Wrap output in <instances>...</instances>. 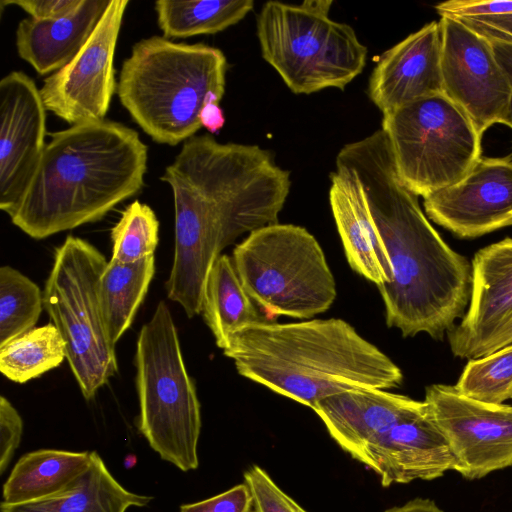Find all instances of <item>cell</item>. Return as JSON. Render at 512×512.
I'll return each instance as SVG.
<instances>
[{"mask_svg":"<svg viewBox=\"0 0 512 512\" xmlns=\"http://www.w3.org/2000/svg\"><path fill=\"white\" fill-rule=\"evenodd\" d=\"M336 163L352 169L361 181L388 253L392 280L378 286L387 325L404 337L426 333L442 340L466 313L471 263L442 239L418 196L400 179L382 129L346 144Z\"/></svg>","mask_w":512,"mask_h":512,"instance_id":"obj_1","label":"cell"},{"mask_svg":"<svg viewBox=\"0 0 512 512\" xmlns=\"http://www.w3.org/2000/svg\"><path fill=\"white\" fill-rule=\"evenodd\" d=\"M147 160L138 132L119 122L52 133L11 221L34 239L98 221L143 188Z\"/></svg>","mask_w":512,"mask_h":512,"instance_id":"obj_2","label":"cell"},{"mask_svg":"<svg viewBox=\"0 0 512 512\" xmlns=\"http://www.w3.org/2000/svg\"><path fill=\"white\" fill-rule=\"evenodd\" d=\"M223 353L241 376L312 409L344 391L403 381L385 353L339 318L267 321L235 333Z\"/></svg>","mask_w":512,"mask_h":512,"instance_id":"obj_3","label":"cell"},{"mask_svg":"<svg viewBox=\"0 0 512 512\" xmlns=\"http://www.w3.org/2000/svg\"><path fill=\"white\" fill-rule=\"evenodd\" d=\"M226 71L220 49L155 35L133 45L122 64L117 94L151 139L175 146L202 128L200 113L206 104L221 101Z\"/></svg>","mask_w":512,"mask_h":512,"instance_id":"obj_4","label":"cell"},{"mask_svg":"<svg viewBox=\"0 0 512 512\" xmlns=\"http://www.w3.org/2000/svg\"><path fill=\"white\" fill-rule=\"evenodd\" d=\"M138 429L161 459L183 472L199 465L200 402L171 312L160 301L136 346Z\"/></svg>","mask_w":512,"mask_h":512,"instance_id":"obj_5","label":"cell"},{"mask_svg":"<svg viewBox=\"0 0 512 512\" xmlns=\"http://www.w3.org/2000/svg\"><path fill=\"white\" fill-rule=\"evenodd\" d=\"M332 4L269 1L257 17L262 57L295 94L344 89L365 66L367 48L350 25L329 17Z\"/></svg>","mask_w":512,"mask_h":512,"instance_id":"obj_6","label":"cell"},{"mask_svg":"<svg viewBox=\"0 0 512 512\" xmlns=\"http://www.w3.org/2000/svg\"><path fill=\"white\" fill-rule=\"evenodd\" d=\"M232 260L246 292L269 315L308 319L336 298L324 252L303 227L275 223L254 230Z\"/></svg>","mask_w":512,"mask_h":512,"instance_id":"obj_7","label":"cell"},{"mask_svg":"<svg viewBox=\"0 0 512 512\" xmlns=\"http://www.w3.org/2000/svg\"><path fill=\"white\" fill-rule=\"evenodd\" d=\"M106 265L91 243L68 235L55 250L43 291L44 308L65 342L66 359L86 400L118 371L100 300Z\"/></svg>","mask_w":512,"mask_h":512,"instance_id":"obj_8","label":"cell"},{"mask_svg":"<svg viewBox=\"0 0 512 512\" xmlns=\"http://www.w3.org/2000/svg\"><path fill=\"white\" fill-rule=\"evenodd\" d=\"M381 129L400 179L423 198L461 181L482 157V137L444 93L383 114Z\"/></svg>","mask_w":512,"mask_h":512,"instance_id":"obj_9","label":"cell"},{"mask_svg":"<svg viewBox=\"0 0 512 512\" xmlns=\"http://www.w3.org/2000/svg\"><path fill=\"white\" fill-rule=\"evenodd\" d=\"M128 5L127 0H110L82 48L39 89L46 110L71 126L105 119L117 89L114 55Z\"/></svg>","mask_w":512,"mask_h":512,"instance_id":"obj_10","label":"cell"},{"mask_svg":"<svg viewBox=\"0 0 512 512\" xmlns=\"http://www.w3.org/2000/svg\"><path fill=\"white\" fill-rule=\"evenodd\" d=\"M467 479L512 466V406L492 405L461 395L454 386L433 384L424 399Z\"/></svg>","mask_w":512,"mask_h":512,"instance_id":"obj_11","label":"cell"},{"mask_svg":"<svg viewBox=\"0 0 512 512\" xmlns=\"http://www.w3.org/2000/svg\"><path fill=\"white\" fill-rule=\"evenodd\" d=\"M443 92L469 117L479 135L503 123L510 86L489 40L456 18L441 16Z\"/></svg>","mask_w":512,"mask_h":512,"instance_id":"obj_12","label":"cell"},{"mask_svg":"<svg viewBox=\"0 0 512 512\" xmlns=\"http://www.w3.org/2000/svg\"><path fill=\"white\" fill-rule=\"evenodd\" d=\"M46 108L34 80L12 71L0 81V209L11 216L45 149Z\"/></svg>","mask_w":512,"mask_h":512,"instance_id":"obj_13","label":"cell"},{"mask_svg":"<svg viewBox=\"0 0 512 512\" xmlns=\"http://www.w3.org/2000/svg\"><path fill=\"white\" fill-rule=\"evenodd\" d=\"M423 199L427 216L458 238L512 226V155L481 157L461 181Z\"/></svg>","mask_w":512,"mask_h":512,"instance_id":"obj_14","label":"cell"},{"mask_svg":"<svg viewBox=\"0 0 512 512\" xmlns=\"http://www.w3.org/2000/svg\"><path fill=\"white\" fill-rule=\"evenodd\" d=\"M358 461L379 476L383 487L433 480L446 471L459 470V462L427 405L422 414L396 424L371 441Z\"/></svg>","mask_w":512,"mask_h":512,"instance_id":"obj_15","label":"cell"},{"mask_svg":"<svg viewBox=\"0 0 512 512\" xmlns=\"http://www.w3.org/2000/svg\"><path fill=\"white\" fill-rule=\"evenodd\" d=\"M441 63V27L431 21L381 55L369 79V97L386 114L444 93Z\"/></svg>","mask_w":512,"mask_h":512,"instance_id":"obj_16","label":"cell"},{"mask_svg":"<svg viewBox=\"0 0 512 512\" xmlns=\"http://www.w3.org/2000/svg\"><path fill=\"white\" fill-rule=\"evenodd\" d=\"M471 266V294L466 313L447 333L453 355L469 359L512 318V238L478 250Z\"/></svg>","mask_w":512,"mask_h":512,"instance_id":"obj_17","label":"cell"},{"mask_svg":"<svg viewBox=\"0 0 512 512\" xmlns=\"http://www.w3.org/2000/svg\"><path fill=\"white\" fill-rule=\"evenodd\" d=\"M313 410L338 446L358 461L371 441L425 412L426 403L383 389L355 388L320 400Z\"/></svg>","mask_w":512,"mask_h":512,"instance_id":"obj_18","label":"cell"},{"mask_svg":"<svg viewBox=\"0 0 512 512\" xmlns=\"http://www.w3.org/2000/svg\"><path fill=\"white\" fill-rule=\"evenodd\" d=\"M329 201L350 267L377 286L392 280L387 250L356 173L336 163Z\"/></svg>","mask_w":512,"mask_h":512,"instance_id":"obj_19","label":"cell"},{"mask_svg":"<svg viewBox=\"0 0 512 512\" xmlns=\"http://www.w3.org/2000/svg\"><path fill=\"white\" fill-rule=\"evenodd\" d=\"M109 3L110 0H83L74 13L62 19L21 20L15 32L18 55L39 75L58 71L88 40Z\"/></svg>","mask_w":512,"mask_h":512,"instance_id":"obj_20","label":"cell"},{"mask_svg":"<svg viewBox=\"0 0 512 512\" xmlns=\"http://www.w3.org/2000/svg\"><path fill=\"white\" fill-rule=\"evenodd\" d=\"M152 497L125 489L109 472L96 451L87 470L64 491L42 500L6 505L0 512H126L144 507Z\"/></svg>","mask_w":512,"mask_h":512,"instance_id":"obj_21","label":"cell"},{"mask_svg":"<svg viewBox=\"0 0 512 512\" xmlns=\"http://www.w3.org/2000/svg\"><path fill=\"white\" fill-rule=\"evenodd\" d=\"M92 452L40 449L24 454L3 485V504L18 505L64 491L89 467Z\"/></svg>","mask_w":512,"mask_h":512,"instance_id":"obj_22","label":"cell"},{"mask_svg":"<svg viewBox=\"0 0 512 512\" xmlns=\"http://www.w3.org/2000/svg\"><path fill=\"white\" fill-rule=\"evenodd\" d=\"M244 289L231 257L221 254L206 279L202 310L216 344L222 350L237 332L267 322Z\"/></svg>","mask_w":512,"mask_h":512,"instance_id":"obj_23","label":"cell"},{"mask_svg":"<svg viewBox=\"0 0 512 512\" xmlns=\"http://www.w3.org/2000/svg\"><path fill=\"white\" fill-rule=\"evenodd\" d=\"M154 273V255L133 263L112 258L107 262L100 281V300L105 326L113 344L130 328Z\"/></svg>","mask_w":512,"mask_h":512,"instance_id":"obj_24","label":"cell"},{"mask_svg":"<svg viewBox=\"0 0 512 512\" xmlns=\"http://www.w3.org/2000/svg\"><path fill=\"white\" fill-rule=\"evenodd\" d=\"M252 0H158L154 4L158 27L165 38L215 34L242 20Z\"/></svg>","mask_w":512,"mask_h":512,"instance_id":"obj_25","label":"cell"},{"mask_svg":"<svg viewBox=\"0 0 512 512\" xmlns=\"http://www.w3.org/2000/svg\"><path fill=\"white\" fill-rule=\"evenodd\" d=\"M64 359L65 342L53 323L33 328L0 347V371L16 383L37 378Z\"/></svg>","mask_w":512,"mask_h":512,"instance_id":"obj_26","label":"cell"},{"mask_svg":"<svg viewBox=\"0 0 512 512\" xmlns=\"http://www.w3.org/2000/svg\"><path fill=\"white\" fill-rule=\"evenodd\" d=\"M43 293L28 277L11 266L0 268V347L35 328Z\"/></svg>","mask_w":512,"mask_h":512,"instance_id":"obj_27","label":"cell"},{"mask_svg":"<svg viewBox=\"0 0 512 512\" xmlns=\"http://www.w3.org/2000/svg\"><path fill=\"white\" fill-rule=\"evenodd\" d=\"M454 387L461 395L487 404L512 399V344L470 359Z\"/></svg>","mask_w":512,"mask_h":512,"instance_id":"obj_28","label":"cell"},{"mask_svg":"<svg viewBox=\"0 0 512 512\" xmlns=\"http://www.w3.org/2000/svg\"><path fill=\"white\" fill-rule=\"evenodd\" d=\"M112 259L133 263L154 255L159 221L153 209L138 200L130 203L111 230Z\"/></svg>","mask_w":512,"mask_h":512,"instance_id":"obj_29","label":"cell"},{"mask_svg":"<svg viewBox=\"0 0 512 512\" xmlns=\"http://www.w3.org/2000/svg\"><path fill=\"white\" fill-rule=\"evenodd\" d=\"M252 498V512H308L287 495L260 466L243 474Z\"/></svg>","mask_w":512,"mask_h":512,"instance_id":"obj_30","label":"cell"},{"mask_svg":"<svg viewBox=\"0 0 512 512\" xmlns=\"http://www.w3.org/2000/svg\"><path fill=\"white\" fill-rule=\"evenodd\" d=\"M23 434V420L4 396L0 397V473L3 474L18 448Z\"/></svg>","mask_w":512,"mask_h":512,"instance_id":"obj_31","label":"cell"},{"mask_svg":"<svg viewBox=\"0 0 512 512\" xmlns=\"http://www.w3.org/2000/svg\"><path fill=\"white\" fill-rule=\"evenodd\" d=\"M180 512H252V498L242 483L206 500L184 504Z\"/></svg>","mask_w":512,"mask_h":512,"instance_id":"obj_32","label":"cell"},{"mask_svg":"<svg viewBox=\"0 0 512 512\" xmlns=\"http://www.w3.org/2000/svg\"><path fill=\"white\" fill-rule=\"evenodd\" d=\"M434 8L440 16L453 18L512 15V1L450 0Z\"/></svg>","mask_w":512,"mask_h":512,"instance_id":"obj_33","label":"cell"},{"mask_svg":"<svg viewBox=\"0 0 512 512\" xmlns=\"http://www.w3.org/2000/svg\"><path fill=\"white\" fill-rule=\"evenodd\" d=\"M83 0H2L1 5H16L39 20H57L68 17Z\"/></svg>","mask_w":512,"mask_h":512,"instance_id":"obj_34","label":"cell"},{"mask_svg":"<svg viewBox=\"0 0 512 512\" xmlns=\"http://www.w3.org/2000/svg\"><path fill=\"white\" fill-rule=\"evenodd\" d=\"M456 19L488 40L512 43V15L462 17Z\"/></svg>","mask_w":512,"mask_h":512,"instance_id":"obj_35","label":"cell"},{"mask_svg":"<svg viewBox=\"0 0 512 512\" xmlns=\"http://www.w3.org/2000/svg\"><path fill=\"white\" fill-rule=\"evenodd\" d=\"M488 40V39H487ZM496 59L501 66L510 86V101L507 114L502 124L512 129V43L489 40Z\"/></svg>","mask_w":512,"mask_h":512,"instance_id":"obj_36","label":"cell"},{"mask_svg":"<svg viewBox=\"0 0 512 512\" xmlns=\"http://www.w3.org/2000/svg\"><path fill=\"white\" fill-rule=\"evenodd\" d=\"M510 344H512V318L495 331L477 350L473 359L486 356Z\"/></svg>","mask_w":512,"mask_h":512,"instance_id":"obj_37","label":"cell"},{"mask_svg":"<svg viewBox=\"0 0 512 512\" xmlns=\"http://www.w3.org/2000/svg\"><path fill=\"white\" fill-rule=\"evenodd\" d=\"M200 122L202 127L210 133L218 132L225 123L223 110L217 103L206 104L200 113Z\"/></svg>","mask_w":512,"mask_h":512,"instance_id":"obj_38","label":"cell"},{"mask_svg":"<svg viewBox=\"0 0 512 512\" xmlns=\"http://www.w3.org/2000/svg\"><path fill=\"white\" fill-rule=\"evenodd\" d=\"M384 512H444L430 499L415 498L402 506H395Z\"/></svg>","mask_w":512,"mask_h":512,"instance_id":"obj_39","label":"cell"}]
</instances>
